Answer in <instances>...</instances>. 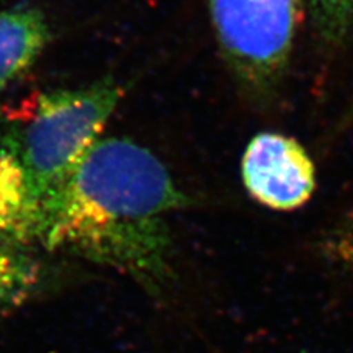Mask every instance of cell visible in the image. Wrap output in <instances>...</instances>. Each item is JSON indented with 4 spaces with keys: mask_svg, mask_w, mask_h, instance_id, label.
<instances>
[{
    "mask_svg": "<svg viewBox=\"0 0 353 353\" xmlns=\"http://www.w3.org/2000/svg\"><path fill=\"white\" fill-rule=\"evenodd\" d=\"M2 140H3V136H2V131H0V145H2Z\"/></svg>",
    "mask_w": 353,
    "mask_h": 353,
    "instance_id": "cell-9",
    "label": "cell"
},
{
    "mask_svg": "<svg viewBox=\"0 0 353 353\" xmlns=\"http://www.w3.org/2000/svg\"><path fill=\"white\" fill-rule=\"evenodd\" d=\"M37 281V263L21 241L0 230V314L24 302Z\"/></svg>",
    "mask_w": 353,
    "mask_h": 353,
    "instance_id": "cell-6",
    "label": "cell"
},
{
    "mask_svg": "<svg viewBox=\"0 0 353 353\" xmlns=\"http://www.w3.org/2000/svg\"><path fill=\"white\" fill-rule=\"evenodd\" d=\"M221 57L255 102L279 92L290 65L301 0H206Z\"/></svg>",
    "mask_w": 353,
    "mask_h": 353,
    "instance_id": "cell-3",
    "label": "cell"
},
{
    "mask_svg": "<svg viewBox=\"0 0 353 353\" xmlns=\"http://www.w3.org/2000/svg\"><path fill=\"white\" fill-rule=\"evenodd\" d=\"M124 93V87L110 77L79 88L43 93L26 127L6 134L24 174L34 216L32 240L41 208L101 139Z\"/></svg>",
    "mask_w": 353,
    "mask_h": 353,
    "instance_id": "cell-2",
    "label": "cell"
},
{
    "mask_svg": "<svg viewBox=\"0 0 353 353\" xmlns=\"http://www.w3.org/2000/svg\"><path fill=\"white\" fill-rule=\"evenodd\" d=\"M312 28L325 46L337 48L353 32V0H305Z\"/></svg>",
    "mask_w": 353,
    "mask_h": 353,
    "instance_id": "cell-7",
    "label": "cell"
},
{
    "mask_svg": "<svg viewBox=\"0 0 353 353\" xmlns=\"http://www.w3.org/2000/svg\"><path fill=\"white\" fill-rule=\"evenodd\" d=\"M241 181L259 205L279 212L305 206L316 190V170L306 149L280 132H259L241 157Z\"/></svg>",
    "mask_w": 353,
    "mask_h": 353,
    "instance_id": "cell-4",
    "label": "cell"
},
{
    "mask_svg": "<svg viewBox=\"0 0 353 353\" xmlns=\"http://www.w3.org/2000/svg\"><path fill=\"white\" fill-rule=\"evenodd\" d=\"M50 37L48 21L37 9L0 12V90L36 62Z\"/></svg>",
    "mask_w": 353,
    "mask_h": 353,
    "instance_id": "cell-5",
    "label": "cell"
},
{
    "mask_svg": "<svg viewBox=\"0 0 353 353\" xmlns=\"http://www.w3.org/2000/svg\"><path fill=\"white\" fill-rule=\"evenodd\" d=\"M192 203L152 150L130 139H99L41 208L34 240L159 296L174 281L168 216Z\"/></svg>",
    "mask_w": 353,
    "mask_h": 353,
    "instance_id": "cell-1",
    "label": "cell"
},
{
    "mask_svg": "<svg viewBox=\"0 0 353 353\" xmlns=\"http://www.w3.org/2000/svg\"><path fill=\"white\" fill-rule=\"evenodd\" d=\"M321 250L327 259L353 271V223L331 230L321 241Z\"/></svg>",
    "mask_w": 353,
    "mask_h": 353,
    "instance_id": "cell-8",
    "label": "cell"
}]
</instances>
